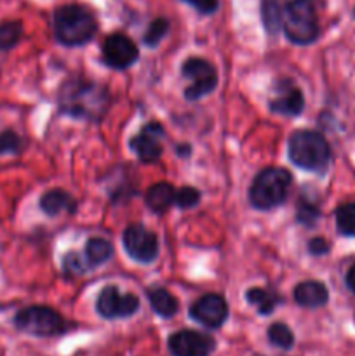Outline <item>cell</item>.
I'll list each match as a JSON object with an SVG mask.
<instances>
[{
    "mask_svg": "<svg viewBox=\"0 0 355 356\" xmlns=\"http://www.w3.org/2000/svg\"><path fill=\"white\" fill-rule=\"evenodd\" d=\"M110 104V94L104 87L94 82H72L65 86L59 96L63 115L96 122L103 118Z\"/></svg>",
    "mask_w": 355,
    "mask_h": 356,
    "instance_id": "obj_1",
    "label": "cell"
},
{
    "mask_svg": "<svg viewBox=\"0 0 355 356\" xmlns=\"http://www.w3.org/2000/svg\"><path fill=\"white\" fill-rule=\"evenodd\" d=\"M52 26H54L56 38L68 47L87 44L97 30L94 14L77 3L59 7L54 13Z\"/></svg>",
    "mask_w": 355,
    "mask_h": 356,
    "instance_id": "obj_2",
    "label": "cell"
},
{
    "mask_svg": "<svg viewBox=\"0 0 355 356\" xmlns=\"http://www.w3.org/2000/svg\"><path fill=\"white\" fill-rule=\"evenodd\" d=\"M287 152L296 167L310 172H324L331 162L329 143L315 131H296L289 138Z\"/></svg>",
    "mask_w": 355,
    "mask_h": 356,
    "instance_id": "obj_3",
    "label": "cell"
},
{
    "mask_svg": "<svg viewBox=\"0 0 355 356\" xmlns=\"http://www.w3.org/2000/svg\"><path fill=\"white\" fill-rule=\"evenodd\" d=\"M292 176L282 167H267L254 177L249 190V202L254 209L270 211L285 202Z\"/></svg>",
    "mask_w": 355,
    "mask_h": 356,
    "instance_id": "obj_4",
    "label": "cell"
},
{
    "mask_svg": "<svg viewBox=\"0 0 355 356\" xmlns=\"http://www.w3.org/2000/svg\"><path fill=\"white\" fill-rule=\"evenodd\" d=\"M285 37L298 45H308L319 38V17L313 0H291L282 17Z\"/></svg>",
    "mask_w": 355,
    "mask_h": 356,
    "instance_id": "obj_5",
    "label": "cell"
},
{
    "mask_svg": "<svg viewBox=\"0 0 355 356\" xmlns=\"http://www.w3.org/2000/svg\"><path fill=\"white\" fill-rule=\"evenodd\" d=\"M14 323L23 332L40 337L61 336L68 327L63 316L47 306H30L21 309L14 318Z\"/></svg>",
    "mask_w": 355,
    "mask_h": 356,
    "instance_id": "obj_6",
    "label": "cell"
},
{
    "mask_svg": "<svg viewBox=\"0 0 355 356\" xmlns=\"http://www.w3.org/2000/svg\"><path fill=\"white\" fill-rule=\"evenodd\" d=\"M183 75L194 82L184 90V96L190 101L207 96L218 86V73H216L214 66L202 58L187 59L183 65Z\"/></svg>",
    "mask_w": 355,
    "mask_h": 356,
    "instance_id": "obj_7",
    "label": "cell"
},
{
    "mask_svg": "<svg viewBox=\"0 0 355 356\" xmlns=\"http://www.w3.org/2000/svg\"><path fill=\"white\" fill-rule=\"evenodd\" d=\"M96 309L103 318H127L139 309V299L134 294H120L115 285H108L100 292Z\"/></svg>",
    "mask_w": 355,
    "mask_h": 356,
    "instance_id": "obj_8",
    "label": "cell"
},
{
    "mask_svg": "<svg viewBox=\"0 0 355 356\" xmlns=\"http://www.w3.org/2000/svg\"><path fill=\"white\" fill-rule=\"evenodd\" d=\"M125 252L141 264H150L159 256V238L145 226L132 225L124 232Z\"/></svg>",
    "mask_w": 355,
    "mask_h": 356,
    "instance_id": "obj_9",
    "label": "cell"
},
{
    "mask_svg": "<svg viewBox=\"0 0 355 356\" xmlns=\"http://www.w3.org/2000/svg\"><path fill=\"white\" fill-rule=\"evenodd\" d=\"M166 136V129L159 124V122H152L146 124L145 127L139 131L131 139V149L138 155V159L145 163L157 162L162 155V139Z\"/></svg>",
    "mask_w": 355,
    "mask_h": 356,
    "instance_id": "obj_10",
    "label": "cell"
},
{
    "mask_svg": "<svg viewBox=\"0 0 355 356\" xmlns=\"http://www.w3.org/2000/svg\"><path fill=\"white\" fill-rule=\"evenodd\" d=\"M190 316L207 329H219L228 318V305L223 296H202L195 305H191Z\"/></svg>",
    "mask_w": 355,
    "mask_h": 356,
    "instance_id": "obj_11",
    "label": "cell"
},
{
    "mask_svg": "<svg viewBox=\"0 0 355 356\" xmlns=\"http://www.w3.org/2000/svg\"><path fill=\"white\" fill-rule=\"evenodd\" d=\"M138 47L124 33H113L106 37L103 44V59L115 70H125L138 61Z\"/></svg>",
    "mask_w": 355,
    "mask_h": 356,
    "instance_id": "obj_12",
    "label": "cell"
},
{
    "mask_svg": "<svg viewBox=\"0 0 355 356\" xmlns=\"http://www.w3.org/2000/svg\"><path fill=\"white\" fill-rule=\"evenodd\" d=\"M214 339L197 330H181L169 337L173 356H209L214 351Z\"/></svg>",
    "mask_w": 355,
    "mask_h": 356,
    "instance_id": "obj_13",
    "label": "cell"
},
{
    "mask_svg": "<svg viewBox=\"0 0 355 356\" xmlns=\"http://www.w3.org/2000/svg\"><path fill=\"white\" fill-rule=\"evenodd\" d=\"M305 108V97L298 87L287 86L282 92L275 96V99L270 101V110L274 113L285 115V117H296Z\"/></svg>",
    "mask_w": 355,
    "mask_h": 356,
    "instance_id": "obj_14",
    "label": "cell"
},
{
    "mask_svg": "<svg viewBox=\"0 0 355 356\" xmlns=\"http://www.w3.org/2000/svg\"><path fill=\"white\" fill-rule=\"evenodd\" d=\"M294 299L303 308H319L329 301V292L324 284L310 280L296 285Z\"/></svg>",
    "mask_w": 355,
    "mask_h": 356,
    "instance_id": "obj_15",
    "label": "cell"
},
{
    "mask_svg": "<svg viewBox=\"0 0 355 356\" xmlns=\"http://www.w3.org/2000/svg\"><path fill=\"white\" fill-rule=\"evenodd\" d=\"M40 209L47 216H58L61 212H75L77 202L68 191L51 190L40 197Z\"/></svg>",
    "mask_w": 355,
    "mask_h": 356,
    "instance_id": "obj_16",
    "label": "cell"
},
{
    "mask_svg": "<svg viewBox=\"0 0 355 356\" xmlns=\"http://www.w3.org/2000/svg\"><path fill=\"white\" fill-rule=\"evenodd\" d=\"M174 198H176V190L171 184L157 183L146 191L145 200L150 211L155 212V214H164L174 204Z\"/></svg>",
    "mask_w": 355,
    "mask_h": 356,
    "instance_id": "obj_17",
    "label": "cell"
},
{
    "mask_svg": "<svg viewBox=\"0 0 355 356\" xmlns=\"http://www.w3.org/2000/svg\"><path fill=\"white\" fill-rule=\"evenodd\" d=\"M146 298H148L153 312L159 316H162V318H171V316L176 315L178 309H180L178 299L174 298L169 291H166V289H150V291L146 292Z\"/></svg>",
    "mask_w": 355,
    "mask_h": 356,
    "instance_id": "obj_18",
    "label": "cell"
},
{
    "mask_svg": "<svg viewBox=\"0 0 355 356\" xmlns=\"http://www.w3.org/2000/svg\"><path fill=\"white\" fill-rule=\"evenodd\" d=\"M284 9V0H261V17L268 33H277L281 30Z\"/></svg>",
    "mask_w": 355,
    "mask_h": 356,
    "instance_id": "obj_19",
    "label": "cell"
},
{
    "mask_svg": "<svg viewBox=\"0 0 355 356\" xmlns=\"http://www.w3.org/2000/svg\"><path fill=\"white\" fill-rule=\"evenodd\" d=\"M246 299H247V302H251L253 306H256V309L260 315H270V313L277 308L278 301H281V298H278L277 294H274V292L267 291V289H260V287L249 289L246 294Z\"/></svg>",
    "mask_w": 355,
    "mask_h": 356,
    "instance_id": "obj_20",
    "label": "cell"
},
{
    "mask_svg": "<svg viewBox=\"0 0 355 356\" xmlns=\"http://www.w3.org/2000/svg\"><path fill=\"white\" fill-rule=\"evenodd\" d=\"M113 256V245L104 238H90L86 245V259L89 266H101Z\"/></svg>",
    "mask_w": 355,
    "mask_h": 356,
    "instance_id": "obj_21",
    "label": "cell"
},
{
    "mask_svg": "<svg viewBox=\"0 0 355 356\" xmlns=\"http://www.w3.org/2000/svg\"><path fill=\"white\" fill-rule=\"evenodd\" d=\"M23 37V24L19 21L0 23V51H9Z\"/></svg>",
    "mask_w": 355,
    "mask_h": 356,
    "instance_id": "obj_22",
    "label": "cell"
},
{
    "mask_svg": "<svg viewBox=\"0 0 355 356\" xmlns=\"http://www.w3.org/2000/svg\"><path fill=\"white\" fill-rule=\"evenodd\" d=\"M336 228L341 235L355 236V202L338 207Z\"/></svg>",
    "mask_w": 355,
    "mask_h": 356,
    "instance_id": "obj_23",
    "label": "cell"
},
{
    "mask_svg": "<svg viewBox=\"0 0 355 356\" xmlns=\"http://www.w3.org/2000/svg\"><path fill=\"white\" fill-rule=\"evenodd\" d=\"M268 339L274 346L282 348V350H291L294 344V336H292L291 329L285 323H274L268 329Z\"/></svg>",
    "mask_w": 355,
    "mask_h": 356,
    "instance_id": "obj_24",
    "label": "cell"
},
{
    "mask_svg": "<svg viewBox=\"0 0 355 356\" xmlns=\"http://www.w3.org/2000/svg\"><path fill=\"white\" fill-rule=\"evenodd\" d=\"M167 31H169V21H167L166 17H157V19H153L152 23H150L143 40H145V44L150 45V47H157V45L160 44V40L167 35Z\"/></svg>",
    "mask_w": 355,
    "mask_h": 356,
    "instance_id": "obj_25",
    "label": "cell"
},
{
    "mask_svg": "<svg viewBox=\"0 0 355 356\" xmlns=\"http://www.w3.org/2000/svg\"><path fill=\"white\" fill-rule=\"evenodd\" d=\"M319 218H320V209L317 207L315 204H312V202H308V200H299V204H298V221L301 222V225L312 228V226L315 225L317 219H319Z\"/></svg>",
    "mask_w": 355,
    "mask_h": 356,
    "instance_id": "obj_26",
    "label": "cell"
},
{
    "mask_svg": "<svg viewBox=\"0 0 355 356\" xmlns=\"http://www.w3.org/2000/svg\"><path fill=\"white\" fill-rule=\"evenodd\" d=\"M200 202V191L197 188L184 186L180 188L176 191V198H174V204L180 209H191Z\"/></svg>",
    "mask_w": 355,
    "mask_h": 356,
    "instance_id": "obj_27",
    "label": "cell"
},
{
    "mask_svg": "<svg viewBox=\"0 0 355 356\" xmlns=\"http://www.w3.org/2000/svg\"><path fill=\"white\" fill-rule=\"evenodd\" d=\"M23 148V141L19 136L13 131L0 132V155H7V153H19Z\"/></svg>",
    "mask_w": 355,
    "mask_h": 356,
    "instance_id": "obj_28",
    "label": "cell"
},
{
    "mask_svg": "<svg viewBox=\"0 0 355 356\" xmlns=\"http://www.w3.org/2000/svg\"><path fill=\"white\" fill-rule=\"evenodd\" d=\"M63 266H65V271L68 275H82L86 273L89 264L84 263L80 254L77 252H68L65 256V261H63Z\"/></svg>",
    "mask_w": 355,
    "mask_h": 356,
    "instance_id": "obj_29",
    "label": "cell"
},
{
    "mask_svg": "<svg viewBox=\"0 0 355 356\" xmlns=\"http://www.w3.org/2000/svg\"><path fill=\"white\" fill-rule=\"evenodd\" d=\"M184 2L190 3L202 14H212L219 6V0H184Z\"/></svg>",
    "mask_w": 355,
    "mask_h": 356,
    "instance_id": "obj_30",
    "label": "cell"
},
{
    "mask_svg": "<svg viewBox=\"0 0 355 356\" xmlns=\"http://www.w3.org/2000/svg\"><path fill=\"white\" fill-rule=\"evenodd\" d=\"M308 249L313 256H324V254L329 252V243H327L324 238H313L310 240Z\"/></svg>",
    "mask_w": 355,
    "mask_h": 356,
    "instance_id": "obj_31",
    "label": "cell"
},
{
    "mask_svg": "<svg viewBox=\"0 0 355 356\" xmlns=\"http://www.w3.org/2000/svg\"><path fill=\"white\" fill-rule=\"evenodd\" d=\"M347 287L355 294V264L348 270L347 273Z\"/></svg>",
    "mask_w": 355,
    "mask_h": 356,
    "instance_id": "obj_32",
    "label": "cell"
},
{
    "mask_svg": "<svg viewBox=\"0 0 355 356\" xmlns=\"http://www.w3.org/2000/svg\"><path fill=\"white\" fill-rule=\"evenodd\" d=\"M176 153L181 156H188L191 153V146L190 145H183V146H176Z\"/></svg>",
    "mask_w": 355,
    "mask_h": 356,
    "instance_id": "obj_33",
    "label": "cell"
},
{
    "mask_svg": "<svg viewBox=\"0 0 355 356\" xmlns=\"http://www.w3.org/2000/svg\"><path fill=\"white\" fill-rule=\"evenodd\" d=\"M354 14H355V13H354Z\"/></svg>",
    "mask_w": 355,
    "mask_h": 356,
    "instance_id": "obj_34",
    "label": "cell"
}]
</instances>
